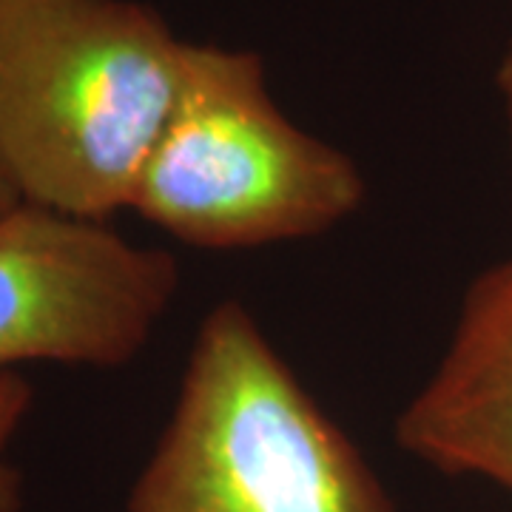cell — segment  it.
I'll return each mask as SVG.
<instances>
[{"instance_id":"obj_1","label":"cell","mask_w":512,"mask_h":512,"mask_svg":"<svg viewBox=\"0 0 512 512\" xmlns=\"http://www.w3.org/2000/svg\"><path fill=\"white\" fill-rule=\"evenodd\" d=\"M185 57L137 0H0V171L20 200L100 222L131 208Z\"/></svg>"},{"instance_id":"obj_2","label":"cell","mask_w":512,"mask_h":512,"mask_svg":"<svg viewBox=\"0 0 512 512\" xmlns=\"http://www.w3.org/2000/svg\"><path fill=\"white\" fill-rule=\"evenodd\" d=\"M126 512H396L382 478L237 299L205 313Z\"/></svg>"},{"instance_id":"obj_3","label":"cell","mask_w":512,"mask_h":512,"mask_svg":"<svg viewBox=\"0 0 512 512\" xmlns=\"http://www.w3.org/2000/svg\"><path fill=\"white\" fill-rule=\"evenodd\" d=\"M365 202L345 151L299 128L268 92L254 52L188 43L177 106L131 211L202 251L319 237Z\"/></svg>"},{"instance_id":"obj_4","label":"cell","mask_w":512,"mask_h":512,"mask_svg":"<svg viewBox=\"0 0 512 512\" xmlns=\"http://www.w3.org/2000/svg\"><path fill=\"white\" fill-rule=\"evenodd\" d=\"M177 285L168 251L100 220L15 202L0 214V373L128 365L165 319Z\"/></svg>"},{"instance_id":"obj_5","label":"cell","mask_w":512,"mask_h":512,"mask_svg":"<svg viewBox=\"0 0 512 512\" xmlns=\"http://www.w3.org/2000/svg\"><path fill=\"white\" fill-rule=\"evenodd\" d=\"M396 441L444 476L512 493V256L470 285L441 362L396 419Z\"/></svg>"},{"instance_id":"obj_6","label":"cell","mask_w":512,"mask_h":512,"mask_svg":"<svg viewBox=\"0 0 512 512\" xmlns=\"http://www.w3.org/2000/svg\"><path fill=\"white\" fill-rule=\"evenodd\" d=\"M35 402L32 384L18 370L0 373V512H23V473L12 461V441Z\"/></svg>"},{"instance_id":"obj_7","label":"cell","mask_w":512,"mask_h":512,"mask_svg":"<svg viewBox=\"0 0 512 512\" xmlns=\"http://www.w3.org/2000/svg\"><path fill=\"white\" fill-rule=\"evenodd\" d=\"M498 92H501V103H504V114H507V126H510L512 140V43L507 49V55L501 57L498 66Z\"/></svg>"},{"instance_id":"obj_8","label":"cell","mask_w":512,"mask_h":512,"mask_svg":"<svg viewBox=\"0 0 512 512\" xmlns=\"http://www.w3.org/2000/svg\"><path fill=\"white\" fill-rule=\"evenodd\" d=\"M15 202H20V197L15 194V188L9 185V180L3 177V171H0V214H3L6 208H12Z\"/></svg>"}]
</instances>
